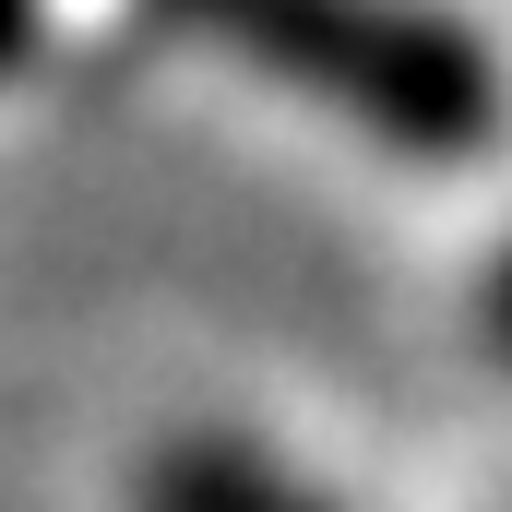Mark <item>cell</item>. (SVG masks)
Wrapping results in <instances>:
<instances>
[{
  "label": "cell",
  "instance_id": "cell-1",
  "mask_svg": "<svg viewBox=\"0 0 512 512\" xmlns=\"http://www.w3.org/2000/svg\"><path fill=\"white\" fill-rule=\"evenodd\" d=\"M155 12L405 155H477L501 131V60L453 12L417 0H155Z\"/></svg>",
  "mask_w": 512,
  "mask_h": 512
},
{
  "label": "cell",
  "instance_id": "cell-2",
  "mask_svg": "<svg viewBox=\"0 0 512 512\" xmlns=\"http://www.w3.org/2000/svg\"><path fill=\"white\" fill-rule=\"evenodd\" d=\"M143 512H334L310 477H286L274 453L251 441H167V453H143Z\"/></svg>",
  "mask_w": 512,
  "mask_h": 512
},
{
  "label": "cell",
  "instance_id": "cell-3",
  "mask_svg": "<svg viewBox=\"0 0 512 512\" xmlns=\"http://www.w3.org/2000/svg\"><path fill=\"white\" fill-rule=\"evenodd\" d=\"M36 24H48V0H0V72L36 48Z\"/></svg>",
  "mask_w": 512,
  "mask_h": 512
},
{
  "label": "cell",
  "instance_id": "cell-4",
  "mask_svg": "<svg viewBox=\"0 0 512 512\" xmlns=\"http://www.w3.org/2000/svg\"><path fill=\"white\" fill-rule=\"evenodd\" d=\"M489 346L512 358V251H501V274H489Z\"/></svg>",
  "mask_w": 512,
  "mask_h": 512
}]
</instances>
